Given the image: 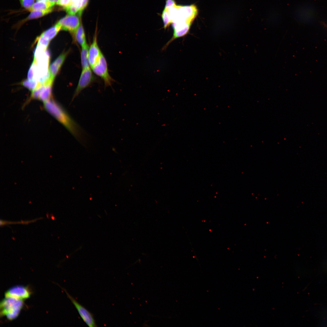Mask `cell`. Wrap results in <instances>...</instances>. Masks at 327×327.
<instances>
[{"label": "cell", "mask_w": 327, "mask_h": 327, "mask_svg": "<svg viewBox=\"0 0 327 327\" xmlns=\"http://www.w3.org/2000/svg\"><path fill=\"white\" fill-rule=\"evenodd\" d=\"M45 108L54 117L78 140L83 141L84 136L82 129L67 112L54 101L49 100L44 102Z\"/></svg>", "instance_id": "1"}, {"label": "cell", "mask_w": 327, "mask_h": 327, "mask_svg": "<svg viewBox=\"0 0 327 327\" xmlns=\"http://www.w3.org/2000/svg\"><path fill=\"white\" fill-rule=\"evenodd\" d=\"M23 300L12 297H5L1 302L0 315L12 320L19 315L23 306Z\"/></svg>", "instance_id": "2"}, {"label": "cell", "mask_w": 327, "mask_h": 327, "mask_svg": "<svg viewBox=\"0 0 327 327\" xmlns=\"http://www.w3.org/2000/svg\"><path fill=\"white\" fill-rule=\"evenodd\" d=\"M197 14V8L194 4L187 5H177L176 15L172 22H184L192 24Z\"/></svg>", "instance_id": "3"}, {"label": "cell", "mask_w": 327, "mask_h": 327, "mask_svg": "<svg viewBox=\"0 0 327 327\" xmlns=\"http://www.w3.org/2000/svg\"><path fill=\"white\" fill-rule=\"evenodd\" d=\"M91 68L93 71L104 81L105 87L111 85L113 80L109 74L107 62L103 54Z\"/></svg>", "instance_id": "4"}, {"label": "cell", "mask_w": 327, "mask_h": 327, "mask_svg": "<svg viewBox=\"0 0 327 327\" xmlns=\"http://www.w3.org/2000/svg\"><path fill=\"white\" fill-rule=\"evenodd\" d=\"M92 70L90 68L82 69L72 101L78 96L83 90L94 81L95 78Z\"/></svg>", "instance_id": "5"}, {"label": "cell", "mask_w": 327, "mask_h": 327, "mask_svg": "<svg viewBox=\"0 0 327 327\" xmlns=\"http://www.w3.org/2000/svg\"><path fill=\"white\" fill-rule=\"evenodd\" d=\"M62 288L77 310L84 321L89 327H96L97 325L92 314L80 304L74 298L70 295L65 289Z\"/></svg>", "instance_id": "6"}, {"label": "cell", "mask_w": 327, "mask_h": 327, "mask_svg": "<svg viewBox=\"0 0 327 327\" xmlns=\"http://www.w3.org/2000/svg\"><path fill=\"white\" fill-rule=\"evenodd\" d=\"M79 16L77 15L68 14L57 23L61 26V29L68 31L72 35L81 23Z\"/></svg>", "instance_id": "7"}, {"label": "cell", "mask_w": 327, "mask_h": 327, "mask_svg": "<svg viewBox=\"0 0 327 327\" xmlns=\"http://www.w3.org/2000/svg\"><path fill=\"white\" fill-rule=\"evenodd\" d=\"M30 292L26 287L17 286L8 289L5 293V297H12L23 300L28 298Z\"/></svg>", "instance_id": "8"}, {"label": "cell", "mask_w": 327, "mask_h": 327, "mask_svg": "<svg viewBox=\"0 0 327 327\" xmlns=\"http://www.w3.org/2000/svg\"><path fill=\"white\" fill-rule=\"evenodd\" d=\"M88 53L89 63L91 68L102 54L98 44L96 31L94 36L92 42L89 47Z\"/></svg>", "instance_id": "9"}, {"label": "cell", "mask_w": 327, "mask_h": 327, "mask_svg": "<svg viewBox=\"0 0 327 327\" xmlns=\"http://www.w3.org/2000/svg\"><path fill=\"white\" fill-rule=\"evenodd\" d=\"M89 0H71L70 4L64 8L68 14L80 16L87 6Z\"/></svg>", "instance_id": "10"}, {"label": "cell", "mask_w": 327, "mask_h": 327, "mask_svg": "<svg viewBox=\"0 0 327 327\" xmlns=\"http://www.w3.org/2000/svg\"><path fill=\"white\" fill-rule=\"evenodd\" d=\"M72 35L73 40L81 47L87 44L85 31L81 23Z\"/></svg>", "instance_id": "11"}, {"label": "cell", "mask_w": 327, "mask_h": 327, "mask_svg": "<svg viewBox=\"0 0 327 327\" xmlns=\"http://www.w3.org/2000/svg\"><path fill=\"white\" fill-rule=\"evenodd\" d=\"M53 10L52 8L43 10H35L31 12L28 16L24 20H22L19 23V25L24 23L25 22L33 19L37 18L44 16L51 12Z\"/></svg>", "instance_id": "12"}, {"label": "cell", "mask_w": 327, "mask_h": 327, "mask_svg": "<svg viewBox=\"0 0 327 327\" xmlns=\"http://www.w3.org/2000/svg\"><path fill=\"white\" fill-rule=\"evenodd\" d=\"M89 48L88 44L81 47V59L82 69L91 67L88 58Z\"/></svg>", "instance_id": "13"}, {"label": "cell", "mask_w": 327, "mask_h": 327, "mask_svg": "<svg viewBox=\"0 0 327 327\" xmlns=\"http://www.w3.org/2000/svg\"><path fill=\"white\" fill-rule=\"evenodd\" d=\"M61 29V26L57 23L54 25L43 32L41 35L50 41L56 35Z\"/></svg>", "instance_id": "14"}, {"label": "cell", "mask_w": 327, "mask_h": 327, "mask_svg": "<svg viewBox=\"0 0 327 327\" xmlns=\"http://www.w3.org/2000/svg\"><path fill=\"white\" fill-rule=\"evenodd\" d=\"M53 6L48 1H37L28 10L30 11L35 10H43L52 8Z\"/></svg>", "instance_id": "15"}, {"label": "cell", "mask_w": 327, "mask_h": 327, "mask_svg": "<svg viewBox=\"0 0 327 327\" xmlns=\"http://www.w3.org/2000/svg\"><path fill=\"white\" fill-rule=\"evenodd\" d=\"M52 85H45V87L40 94L39 100L44 102L50 99L52 94Z\"/></svg>", "instance_id": "16"}, {"label": "cell", "mask_w": 327, "mask_h": 327, "mask_svg": "<svg viewBox=\"0 0 327 327\" xmlns=\"http://www.w3.org/2000/svg\"><path fill=\"white\" fill-rule=\"evenodd\" d=\"M21 84L32 91L39 85L37 81L35 80L26 79L23 81Z\"/></svg>", "instance_id": "17"}, {"label": "cell", "mask_w": 327, "mask_h": 327, "mask_svg": "<svg viewBox=\"0 0 327 327\" xmlns=\"http://www.w3.org/2000/svg\"><path fill=\"white\" fill-rule=\"evenodd\" d=\"M50 40L41 35L37 37L35 41L37 42V46L44 49H46L49 43Z\"/></svg>", "instance_id": "18"}, {"label": "cell", "mask_w": 327, "mask_h": 327, "mask_svg": "<svg viewBox=\"0 0 327 327\" xmlns=\"http://www.w3.org/2000/svg\"><path fill=\"white\" fill-rule=\"evenodd\" d=\"M161 17L164 23V28L165 29L171 24L172 22L169 14L168 9L164 8L162 12Z\"/></svg>", "instance_id": "19"}, {"label": "cell", "mask_w": 327, "mask_h": 327, "mask_svg": "<svg viewBox=\"0 0 327 327\" xmlns=\"http://www.w3.org/2000/svg\"><path fill=\"white\" fill-rule=\"evenodd\" d=\"M36 68V64L35 61L34 59L28 72V79L35 80Z\"/></svg>", "instance_id": "20"}, {"label": "cell", "mask_w": 327, "mask_h": 327, "mask_svg": "<svg viewBox=\"0 0 327 327\" xmlns=\"http://www.w3.org/2000/svg\"><path fill=\"white\" fill-rule=\"evenodd\" d=\"M61 68L56 65L53 62L50 65L49 71L52 79H54L60 70Z\"/></svg>", "instance_id": "21"}, {"label": "cell", "mask_w": 327, "mask_h": 327, "mask_svg": "<svg viewBox=\"0 0 327 327\" xmlns=\"http://www.w3.org/2000/svg\"><path fill=\"white\" fill-rule=\"evenodd\" d=\"M21 6L28 10L34 4V0H19Z\"/></svg>", "instance_id": "22"}, {"label": "cell", "mask_w": 327, "mask_h": 327, "mask_svg": "<svg viewBox=\"0 0 327 327\" xmlns=\"http://www.w3.org/2000/svg\"><path fill=\"white\" fill-rule=\"evenodd\" d=\"M71 0H59L56 4L63 8V9L68 6L70 4Z\"/></svg>", "instance_id": "23"}, {"label": "cell", "mask_w": 327, "mask_h": 327, "mask_svg": "<svg viewBox=\"0 0 327 327\" xmlns=\"http://www.w3.org/2000/svg\"><path fill=\"white\" fill-rule=\"evenodd\" d=\"M176 5L175 0H166L164 8L168 9L169 8Z\"/></svg>", "instance_id": "24"}, {"label": "cell", "mask_w": 327, "mask_h": 327, "mask_svg": "<svg viewBox=\"0 0 327 327\" xmlns=\"http://www.w3.org/2000/svg\"><path fill=\"white\" fill-rule=\"evenodd\" d=\"M59 0H48V1L53 6L55 3H56Z\"/></svg>", "instance_id": "25"}, {"label": "cell", "mask_w": 327, "mask_h": 327, "mask_svg": "<svg viewBox=\"0 0 327 327\" xmlns=\"http://www.w3.org/2000/svg\"><path fill=\"white\" fill-rule=\"evenodd\" d=\"M38 1L47 2L48 0H37Z\"/></svg>", "instance_id": "26"}]
</instances>
